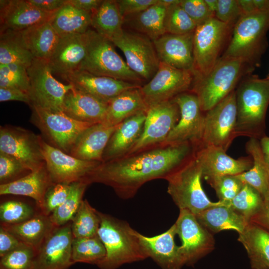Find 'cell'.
<instances>
[{"label": "cell", "instance_id": "cell-12", "mask_svg": "<svg viewBox=\"0 0 269 269\" xmlns=\"http://www.w3.org/2000/svg\"><path fill=\"white\" fill-rule=\"evenodd\" d=\"M237 117L236 94L234 90L206 112L200 146H218L227 151L236 137Z\"/></svg>", "mask_w": 269, "mask_h": 269}, {"label": "cell", "instance_id": "cell-40", "mask_svg": "<svg viewBox=\"0 0 269 269\" xmlns=\"http://www.w3.org/2000/svg\"><path fill=\"white\" fill-rule=\"evenodd\" d=\"M88 185L89 183L85 180L70 184V190L67 198L49 216L55 226H61L72 221L83 201V194Z\"/></svg>", "mask_w": 269, "mask_h": 269}, {"label": "cell", "instance_id": "cell-33", "mask_svg": "<svg viewBox=\"0 0 269 269\" xmlns=\"http://www.w3.org/2000/svg\"><path fill=\"white\" fill-rule=\"evenodd\" d=\"M20 31L26 46L36 59L48 61L60 39L50 21Z\"/></svg>", "mask_w": 269, "mask_h": 269}, {"label": "cell", "instance_id": "cell-48", "mask_svg": "<svg viewBox=\"0 0 269 269\" xmlns=\"http://www.w3.org/2000/svg\"><path fill=\"white\" fill-rule=\"evenodd\" d=\"M205 180L215 191L219 200L225 203L231 201L244 184L236 175L216 176Z\"/></svg>", "mask_w": 269, "mask_h": 269}, {"label": "cell", "instance_id": "cell-49", "mask_svg": "<svg viewBox=\"0 0 269 269\" xmlns=\"http://www.w3.org/2000/svg\"><path fill=\"white\" fill-rule=\"evenodd\" d=\"M70 187V184H52L45 194L41 213L49 216L66 200Z\"/></svg>", "mask_w": 269, "mask_h": 269}, {"label": "cell", "instance_id": "cell-8", "mask_svg": "<svg viewBox=\"0 0 269 269\" xmlns=\"http://www.w3.org/2000/svg\"><path fill=\"white\" fill-rule=\"evenodd\" d=\"M233 28L215 17L196 26L193 36L194 77L205 76L213 69Z\"/></svg>", "mask_w": 269, "mask_h": 269}, {"label": "cell", "instance_id": "cell-35", "mask_svg": "<svg viewBox=\"0 0 269 269\" xmlns=\"http://www.w3.org/2000/svg\"><path fill=\"white\" fill-rule=\"evenodd\" d=\"M246 148L253 159V165L249 170L236 176L244 183L254 188L263 198L269 193V168L265 162L260 140L250 138Z\"/></svg>", "mask_w": 269, "mask_h": 269}, {"label": "cell", "instance_id": "cell-29", "mask_svg": "<svg viewBox=\"0 0 269 269\" xmlns=\"http://www.w3.org/2000/svg\"><path fill=\"white\" fill-rule=\"evenodd\" d=\"M53 184L45 165L10 182L0 185V194L28 196L41 209L49 187Z\"/></svg>", "mask_w": 269, "mask_h": 269}, {"label": "cell", "instance_id": "cell-22", "mask_svg": "<svg viewBox=\"0 0 269 269\" xmlns=\"http://www.w3.org/2000/svg\"><path fill=\"white\" fill-rule=\"evenodd\" d=\"M135 235L147 258L152 259L161 269H181L185 265L179 246L175 242L174 224L155 236H145L136 231Z\"/></svg>", "mask_w": 269, "mask_h": 269}, {"label": "cell", "instance_id": "cell-44", "mask_svg": "<svg viewBox=\"0 0 269 269\" xmlns=\"http://www.w3.org/2000/svg\"><path fill=\"white\" fill-rule=\"evenodd\" d=\"M179 3L166 8L164 22L166 33L175 34L189 33L193 32L197 26Z\"/></svg>", "mask_w": 269, "mask_h": 269}, {"label": "cell", "instance_id": "cell-27", "mask_svg": "<svg viewBox=\"0 0 269 269\" xmlns=\"http://www.w3.org/2000/svg\"><path fill=\"white\" fill-rule=\"evenodd\" d=\"M118 126L102 123L91 126L78 137L69 154L81 160L103 162L105 149Z\"/></svg>", "mask_w": 269, "mask_h": 269}, {"label": "cell", "instance_id": "cell-18", "mask_svg": "<svg viewBox=\"0 0 269 269\" xmlns=\"http://www.w3.org/2000/svg\"><path fill=\"white\" fill-rule=\"evenodd\" d=\"M179 118V107L172 100L149 107L142 134L127 154L164 142Z\"/></svg>", "mask_w": 269, "mask_h": 269}, {"label": "cell", "instance_id": "cell-28", "mask_svg": "<svg viewBox=\"0 0 269 269\" xmlns=\"http://www.w3.org/2000/svg\"><path fill=\"white\" fill-rule=\"evenodd\" d=\"M108 106V104L73 87L65 95L63 112L78 121L97 124L104 121Z\"/></svg>", "mask_w": 269, "mask_h": 269}, {"label": "cell", "instance_id": "cell-20", "mask_svg": "<svg viewBox=\"0 0 269 269\" xmlns=\"http://www.w3.org/2000/svg\"><path fill=\"white\" fill-rule=\"evenodd\" d=\"M62 78L75 89L108 104L123 92L141 86L111 77L95 75L82 70L71 72Z\"/></svg>", "mask_w": 269, "mask_h": 269}, {"label": "cell", "instance_id": "cell-19", "mask_svg": "<svg viewBox=\"0 0 269 269\" xmlns=\"http://www.w3.org/2000/svg\"><path fill=\"white\" fill-rule=\"evenodd\" d=\"M73 239L71 223L56 227L37 250L33 269H68Z\"/></svg>", "mask_w": 269, "mask_h": 269}, {"label": "cell", "instance_id": "cell-46", "mask_svg": "<svg viewBox=\"0 0 269 269\" xmlns=\"http://www.w3.org/2000/svg\"><path fill=\"white\" fill-rule=\"evenodd\" d=\"M37 251L22 243L0 257V269H33Z\"/></svg>", "mask_w": 269, "mask_h": 269}, {"label": "cell", "instance_id": "cell-59", "mask_svg": "<svg viewBox=\"0 0 269 269\" xmlns=\"http://www.w3.org/2000/svg\"><path fill=\"white\" fill-rule=\"evenodd\" d=\"M243 15L250 14L256 11L253 0H237Z\"/></svg>", "mask_w": 269, "mask_h": 269}, {"label": "cell", "instance_id": "cell-21", "mask_svg": "<svg viewBox=\"0 0 269 269\" xmlns=\"http://www.w3.org/2000/svg\"><path fill=\"white\" fill-rule=\"evenodd\" d=\"M195 154L205 179L220 175H238L249 170L253 165L250 155L236 159L218 146H199Z\"/></svg>", "mask_w": 269, "mask_h": 269}, {"label": "cell", "instance_id": "cell-55", "mask_svg": "<svg viewBox=\"0 0 269 269\" xmlns=\"http://www.w3.org/2000/svg\"><path fill=\"white\" fill-rule=\"evenodd\" d=\"M269 232V193L263 198L261 209L250 221Z\"/></svg>", "mask_w": 269, "mask_h": 269}, {"label": "cell", "instance_id": "cell-16", "mask_svg": "<svg viewBox=\"0 0 269 269\" xmlns=\"http://www.w3.org/2000/svg\"><path fill=\"white\" fill-rule=\"evenodd\" d=\"M42 138L21 127L1 126L0 152L14 157L29 171H34L45 165L41 145Z\"/></svg>", "mask_w": 269, "mask_h": 269}, {"label": "cell", "instance_id": "cell-56", "mask_svg": "<svg viewBox=\"0 0 269 269\" xmlns=\"http://www.w3.org/2000/svg\"><path fill=\"white\" fill-rule=\"evenodd\" d=\"M8 101H20L30 105L28 93L16 89L0 88V102Z\"/></svg>", "mask_w": 269, "mask_h": 269}, {"label": "cell", "instance_id": "cell-1", "mask_svg": "<svg viewBox=\"0 0 269 269\" xmlns=\"http://www.w3.org/2000/svg\"><path fill=\"white\" fill-rule=\"evenodd\" d=\"M197 147L185 142H163L122 157L102 162L87 181L111 187L121 198L133 197L145 183L164 179L186 160Z\"/></svg>", "mask_w": 269, "mask_h": 269}, {"label": "cell", "instance_id": "cell-31", "mask_svg": "<svg viewBox=\"0 0 269 269\" xmlns=\"http://www.w3.org/2000/svg\"><path fill=\"white\" fill-rule=\"evenodd\" d=\"M238 240L245 248L253 269H269V232L249 222Z\"/></svg>", "mask_w": 269, "mask_h": 269}, {"label": "cell", "instance_id": "cell-64", "mask_svg": "<svg viewBox=\"0 0 269 269\" xmlns=\"http://www.w3.org/2000/svg\"><path fill=\"white\" fill-rule=\"evenodd\" d=\"M268 78L269 79V77H268Z\"/></svg>", "mask_w": 269, "mask_h": 269}, {"label": "cell", "instance_id": "cell-11", "mask_svg": "<svg viewBox=\"0 0 269 269\" xmlns=\"http://www.w3.org/2000/svg\"><path fill=\"white\" fill-rule=\"evenodd\" d=\"M124 53L130 69L143 80H150L160 61L153 41L139 32L123 30L111 40Z\"/></svg>", "mask_w": 269, "mask_h": 269}, {"label": "cell", "instance_id": "cell-50", "mask_svg": "<svg viewBox=\"0 0 269 269\" xmlns=\"http://www.w3.org/2000/svg\"><path fill=\"white\" fill-rule=\"evenodd\" d=\"M29 171L14 157L0 152V184L10 182L20 174Z\"/></svg>", "mask_w": 269, "mask_h": 269}, {"label": "cell", "instance_id": "cell-43", "mask_svg": "<svg viewBox=\"0 0 269 269\" xmlns=\"http://www.w3.org/2000/svg\"><path fill=\"white\" fill-rule=\"evenodd\" d=\"M263 198L251 185L244 183L242 188L227 205L244 217L249 222L259 212Z\"/></svg>", "mask_w": 269, "mask_h": 269}, {"label": "cell", "instance_id": "cell-38", "mask_svg": "<svg viewBox=\"0 0 269 269\" xmlns=\"http://www.w3.org/2000/svg\"><path fill=\"white\" fill-rule=\"evenodd\" d=\"M34 59L20 31L7 29L0 31V65L17 63L27 68Z\"/></svg>", "mask_w": 269, "mask_h": 269}, {"label": "cell", "instance_id": "cell-41", "mask_svg": "<svg viewBox=\"0 0 269 269\" xmlns=\"http://www.w3.org/2000/svg\"><path fill=\"white\" fill-rule=\"evenodd\" d=\"M100 225L99 211L85 199L71 221V229L74 238H90L98 235Z\"/></svg>", "mask_w": 269, "mask_h": 269}, {"label": "cell", "instance_id": "cell-23", "mask_svg": "<svg viewBox=\"0 0 269 269\" xmlns=\"http://www.w3.org/2000/svg\"><path fill=\"white\" fill-rule=\"evenodd\" d=\"M88 30L84 33L60 37L59 42L48 61L53 74L62 78L79 70L86 56Z\"/></svg>", "mask_w": 269, "mask_h": 269}, {"label": "cell", "instance_id": "cell-37", "mask_svg": "<svg viewBox=\"0 0 269 269\" xmlns=\"http://www.w3.org/2000/svg\"><path fill=\"white\" fill-rule=\"evenodd\" d=\"M124 21L116 0H103L98 8L92 12L91 26L110 40L123 30Z\"/></svg>", "mask_w": 269, "mask_h": 269}, {"label": "cell", "instance_id": "cell-63", "mask_svg": "<svg viewBox=\"0 0 269 269\" xmlns=\"http://www.w3.org/2000/svg\"><path fill=\"white\" fill-rule=\"evenodd\" d=\"M264 158L266 163H267L268 166L269 168V154H264Z\"/></svg>", "mask_w": 269, "mask_h": 269}, {"label": "cell", "instance_id": "cell-58", "mask_svg": "<svg viewBox=\"0 0 269 269\" xmlns=\"http://www.w3.org/2000/svg\"><path fill=\"white\" fill-rule=\"evenodd\" d=\"M103 0H67V2L80 9L93 12L100 6Z\"/></svg>", "mask_w": 269, "mask_h": 269}, {"label": "cell", "instance_id": "cell-30", "mask_svg": "<svg viewBox=\"0 0 269 269\" xmlns=\"http://www.w3.org/2000/svg\"><path fill=\"white\" fill-rule=\"evenodd\" d=\"M198 222L212 233L233 230L242 233L249 222L227 203L209 207L195 215Z\"/></svg>", "mask_w": 269, "mask_h": 269}, {"label": "cell", "instance_id": "cell-17", "mask_svg": "<svg viewBox=\"0 0 269 269\" xmlns=\"http://www.w3.org/2000/svg\"><path fill=\"white\" fill-rule=\"evenodd\" d=\"M41 145L45 166L53 184H71L76 181H86L102 163L76 158L50 145L43 138Z\"/></svg>", "mask_w": 269, "mask_h": 269}, {"label": "cell", "instance_id": "cell-34", "mask_svg": "<svg viewBox=\"0 0 269 269\" xmlns=\"http://www.w3.org/2000/svg\"><path fill=\"white\" fill-rule=\"evenodd\" d=\"M21 242L34 248L37 251L49 234L56 227L49 216L42 213L14 225H2Z\"/></svg>", "mask_w": 269, "mask_h": 269}, {"label": "cell", "instance_id": "cell-45", "mask_svg": "<svg viewBox=\"0 0 269 269\" xmlns=\"http://www.w3.org/2000/svg\"><path fill=\"white\" fill-rule=\"evenodd\" d=\"M0 88L16 89L28 94L30 81L27 67L17 63L0 65Z\"/></svg>", "mask_w": 269, "mask_h": 269}, {"label": "cell", "instance_id": "cell-54", "mask_svg": "<svg viewBox=\"0 0 269 269\" xmlns=\"http://www.w3.org/2000/svg\"><path fill=\"white\" fill-rule=\"evenodd\" d=\"M23 243L0 225V257H1L20 246Z\"/></svg>", "mask_w": 269, "mask_h": 269}, {"label": "cell", "instance_id": "cell-39", "mask_svg": "<svg viewBox=\"0 0 269 269\" xmlns=\"http://www.w3.org/2000/svg\"><path fill=\"white\" fill-rule=\"evenodd\" d=\"M166 10L158 0L156 3L144 10L128 16L131 18L128 20L129 24L135 31L154 41L166 33L164 24Z\"/></svg>", "mask_w": 269, "mask_h": 269}, {"label": "cell", "instance_id": "cell-10", "mask_svg": "<svg viewBox=\"0 0 269 269\" xmlns=\"http://www.w3.org/2000/svg\"><path fill=\"white\" fill-rule=\"evenodd\" d=\"M27 71L30 81L29 106L63 111L64 98L73 86L57 80L46 60L34 58Z\"/></svg>", "mask_w": 269, "mask_h": 269}, {"label": "cell", "instance_id": "cell-60", "mask_svg": "<svg viewBox=\"0 0 269 269\" xmlns=\"http://www.w3.org/2000/svg\"><path fill=\"white\" fill-rule=\"evenodd\" d=\"M259 140L263 153L264 154H269V137L265 135Z\"/></svg>", "mask_w": 269, "mask_h": 269}, {"label": "cell", "instance_id": "cell-62", "mask_svg": "<svg viewBox=\"0 0 269 269\" xmlns=\"http://www.w3.org/2000/svg\"><path fill=\"white\" fill-rule=\"evenodd\" d=\"M180 0H158V2L166 8L179 3Z\"/></svg>", "mask_w": 269, "mask_h": 269}, {"label": "cell", "instance_id": "cell-4", "mask_svg": "<svg viewBox=\"0 0 269 269\" xmlns=\"http://www.w3.org/2000/svg\"><path fill=\"white\" fill-rule=\"evenodd\" d=\"M252 68L242 59L220 57L207 75L194 77L190 92L197 96L202 111L206 112L234 91L243 76Z\"/></svg>", "mask_w": 269, "mask_h": 269}, {"label": "cell", "instance_id": "cell-57", "mask_svg": "<svg viewBox=\"0 0 269 269\" xmlns=\"http://www.w3.org/2000/svg\"><path fill=\"white\" fill-rule=\"evenodd\" d=\"M36 8L47 12L56 11L66 3L67 0H27Z\"/></svg>", "mask_w": 269, "mask_h": 269}, {"label": "cell", "instance_id": "cell-52", "mask_svg": "<svg viewBox=\"0 0 269 269\" xmlns=\"http://www.w3.org/2000/svg\"><path fill=\"white\" fill-rule=\"evenodd\" d=\"M179 4L196 26L215 17L209 10L204 0H180Z\"/></svg>", "mask_w": 269, "mask_h": 269}, {"label": "cell", "instance_id": "cell-14", "mask_svg": "<svg viewBox=\"0 0 269 269\" xmlns=\"http://www.w3.org/2000/svg\"><path fill=\"white\" fill-rule=\"evenodd\" d=\"M177 235L181 241L180 251L185 265L191 266L211 253L215 241L212 234L198 221L194 214L186 209H179L174 224Z\"/></svg>", "mask_w": 269, "mask_h": 269}, {"label": "cell", "instance_id": "cell-25", "mask_svg": "<svg viewBox=\"0 0 269 269\" xmlns=\"http://www.w3.org/2000/svg\"><path fill=\"white\" fill-rule=\"evenodd\" d=\"M56 11L40 10L27 0H0V31L7 29L21 31L49 21Z\"/></svg>", "mask_w": 269, "mask_h": 269}, {"label": "cell", "instance_id": "cell-5", "mask_svg": "<svg viewBox=\"0 0 269 269\" xmlns=\"http://www.w3.org/2000/svg\"><path fill=\"white\" fill-rule=\"evenodd\" d=\"M195 152L165 180L168 182L167 192L179 209L197 215L223 202H212L205 193L201 184L202 171Z\"/></svg>", "mask_w": 269, "mask_h": 269}, {"label": "cell", "instance_id": "cell-15", "mask_svg": "<svg viewBox=\"0 0 269 269\" xmlns=\"http://www.w3.org/2000/svg\"><path fill=\"white\" fill-rule=\"evenodd\" d=\"M180 110L179 120L163 143L169 144L191 143L200 146L204 127L205 114L197 96L186 92L172 99Z\"/></svg>", "mask_w": 269, "mask_h": 269}, {"label": "cell", "instance_id": "cell-24", "mask_svg": "<svg viewBox=\"0 0 269 269\" xmlns=\"http://www.w3.org/2000/svg\"><path fill=\"white\" fill-rule=\"evenodd\" d=\"M194 32L175 34L166 33L153 41L160 62L193 72Z\"/></svg>", "mask_w": 269, "mask_h": 269}, {"label": "cell", "instance_id": "cell-9", "mask_svg": "<svg viewBox=\"0 0 269 269\" xmlns=\"http://www.w3.org/2000/svg\"><path fill=\"white\" fill-rule=\"evenodd\" d=\"M31 108L32 123L48 138L50 145L68 154L80 134L95 124L78 121L63 111Z\"/></svg>", "mask_w": 269, "mask_h": 269}, {"label": "cell", "instance_id": "cell-32", "mask_svg": "<svg viewBox=\"0 0 269 269\" xmlns=\"http://www.w3.org/2000/svg\"><path fill=\"white\" fill-rule=\"evenodd\" d=\"M140 87L126 91L113 99L108 104L102 123L116 126L126 119L140 113L147 112L148 107L141 95Z\"/></svg>", "mask_w": 269, "mask_h": 269}, {"label": "cell", "instance_id": "cell-51", "mask_svg": "<svg viewBox=\"0 0 269 269\" xmlns=\"http://www.w3.org/2000/svg\"><path fill=\"white\" fill-rule=\"evenodd\" d=\"M243 15L237 0H218L215 17L220 21L234 27Z\"/></svg>", "mask_w": 269, "mask_h": 269}, {"label": "cell", "instance_id": "cell-26", "mask_svg": "<svg viewBox=\"0 0 269 269\" xmlns=\"http://www.w3.org/2000/svg\"><path fill=\"white\" fill-rule=\"evenodd\" d=\"M146 112L132 116L118 125L111 136L103 155V162L127 154L139 138Z\"/></svg>", "mask_w": 269, "mask_h": 269}, {"label": "cell", "instance_id": "cell-2", "mask_svg": "<svg viewBox=\"0 0 269 269\" xmlns=\"http://www.w3.org/2000/svg\"><path fill=\"white\" fill-rule=\"evenodd\" d=\"M236 136L245 135L260 140L265 136V119L269 105V79L251 76L237 90Z\"/></svg>", "mask_w": 269, "mask_h": 269}, {"label": "cell", "instance_id": "cell-3", "mask_svg": "<svg viewBox=\"0 0 269 269\" xmlns=\"http://www.w3.org/2000/svg\"><path fill=\"white\" fill-rule=\"evenodd\" d=\"M98 236L105 250V258L97 266L100 269L121 266L147 259L133 229L126 222L99 211Z\"/></svg>", "mask_w": 269, "mask_h": 269}, {"label": "cell", "instance_id": "cell-36", "mask_svg": "<svg viewBox=\"0 0 269 269\" xmlns=\"http://www.w3.org/2000/svg\"><path fill=\"white\" fill-rule=\"evenodd\" d=\"M92 12L66 3L58 10L50 21L60 37L86 32L91 26Z\"/></svg>", "mask_w": 269, "mask_h": 269}, {"label": "cell", "instance_id": "cell-61", "mask_svg": "<svg viewBox=\"0 0 269 269\" xmlns=\"http://www.w3.org/2000/svg\"><path fill=\"white\" fill-rule=\"evenodd\" d=\"M211 12L215 15L218 5V0H204Z\"/></svg>", "mask_w": 269, "mask_h": 269}, {"label": "cell", "instance_id": "cell-42", "mask_svg": "<svg viewBox=\"0 0 269 269\" xmlns=\"http://www.w3.org/2000/svg\"><path fill=\"white\" fill-rule=\"evenodd\" d=\"M105 247L98 235L85 238H74L72 242L73 262L97 265L105 257Z\"/></svg>", "mask_w": 269, "mask_h": 269}, {"label": "cell", "instance_id": "cell-53", "mask_svg": "<svg viewBox=\"0 0 269 269\" xmlns=\"http://www.w3.org/2000/svg\"><path fill=\"white\" fill-rule=\"evenodd\" d=\"M120 11L125 18L139 13L156 3L158 0H116Z\"/></svg>", "mask_w": 269, "mask_h": 269}, {"label": "cell", "instance_id": "cell-13", "mask_svg": "<svg viewBox=\"0 0 269 269\" xmlns=\"http://www.w3.org/2000/svg\"><path fill=\"white\" fill-rule=\"evenodd\" d=\"M194 79L192 71L160 62L156 73L148 82L140 87V90L148 108L187 92L192 87Z\"/></svg>", "mask_w": 269, "mask_h": 269}, {"label": "cell", "instance_id": "cell-7", "mask_svg": "<svg viewBox=\"0 0 269 269\" xmlns=\"http://www.w3.org/2000/svg\"><path fill=\"white\" fill-rule=\"evenodd\" d=\"M115 45L95 30H88L86 56L80 70L140 85L141 79L118 54Z\"/></svg>", "mask_w": 269, "mask_h": 269}, {"label": "cell", "instance_id": "cell-6", "mask_svg": "<svg viewBox=\"0 0 269 269\" xmlns=\"http://www.w3.org/2000/svg\"><path fill=\"white\" fill-rule=\"evenodd\" d=\"M269 11L243 15L234 26L230 40L221 57L242 59L253 66L267 47Z\"/></svg>", "mask_w": 269, "mask_h": 269}, {"label": "cell", "instance_id": "cell-47", "mask_svg": "<svg viewBox=\"0 0 269 269\" xmlns=\"http://www.w3.org/2000/svg\"><path fill=\"white\" fill-rule=\"evenodd\" d=\"M34 215L32 208L22 202L10 200L0 205V220L2 225L19 224Z\"/></svg>", "mask_w": 269, "mask_h": 269}]
</instances>
